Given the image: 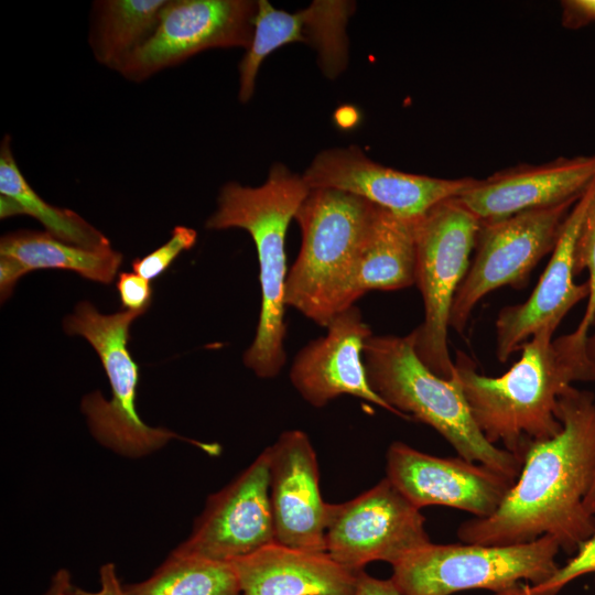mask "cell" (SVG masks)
<instances>
[{"mask_svg":"<svg viewBox=\"0 0 595 595\" xmlns=\"http://www.w3.org/2000/svg\"><path fill=\"white\" fill-rule=\"evenodd\" d=\"M562 430L532 443L518 480L487 518L463 522L464 543L512 545L553 537L575 553L595 533V515L584 505L595 480V396L572 386L559 399Z\"/></svg>","mask_w":595,"mask_h":595,"instance_id":"cell-1","label":"cell"},{"mask_svg":"<svg viewBox=\"0 0 595 595\" xmlns=\"http://www.w3.org/2000/svg\"><path fill=\"white\" fill-rule=\"evenodd\" d=\"M540 329L520 347L521 356L499 377L478 374L458 351L455 369L472 416L486 440L523 463L528 447L562 430L560 397L577 381H595L587 338L575 331L556 338Z\"/></svg>","mask_w":595,"mask_h":595,"instance_id":"cell-2","label":"cell"},{"mask_svg":"<svg viewBox=\"0 0 595 595\" xmlns=\"http://www.w3.org/2000/svg\"><path fill=\"white\" fill-rule=\"evenodd\" d=\"M310 190L302 175L275 163L261 186H244L237 182L225 184L217 198V208L205 224L208 229H245L255 242L261 309L255 338L242 360L262 379L277 377L286 360L285 236Z\"/></svg>","mask_w":595,"mask_h":595,"instance_id":"cell-3","label":"cell"},{"mask_svg":"<svg viewBox=\"0 0 595 595\" xmlns=\"http://www.w3.org/2000/svg\"><path fill=\"white\" fill-rule=\"evenodd\" d=\"M363 359L370 387L402 419L430 425L458 456L518 478L522 461L486 440L472 416L456 369L451 378L432 372L415 351L413 332L372 334Z\"/></svg>","mask_w":595,"mask_h":595,"instance_id":"cell-4","label":"cell"},{"mask_svg":"<svg viewBox=\"0 0 595 595\" xmlns=\"http://www.w3.org/2000/svg\"><path fill=\"white\" fill-rule=\"evenodd\" d=\"M374 206L340 190H310L294 216L302 244L288 271L286 306L323 327L350 307L348 291Z\"/></svg>","mask_w":595,"mask_h":595,"instance_id":"cell-5","label":"cell"},{"mask_svg":"<svg viewBox=\"0 0 595 595\" xmlns=\"http://www.w3.org/2000/svg\"><path fill=\"white\" fill-rule=\"evenodd\" d=\"M144 312L100 314L89 302H80L64 321L67 334L80 335L98 354L107 374L111 399L98 391L84 397L82 410L93 435L105 446L128 457H141L161 448L172 439L191 442L208 453L214 445L183 439L174 432L147 425L136 409L139 368L129 349V328Z\"/></svg>","mask_w":595,"mask_h":595,"instance_id":"cell-6","label":"cell"},{"mask_svg":"<svg viewBox=\"0 0 595 595\" xmlns=\"http://www.w3.org/2000/svg\"><path fill=\"white\" fill-rule=\"evenodd\" d=\"M559 542L543 536L512 545L434 544L411 552L392 565L391 581L401 595H451L488 589L506 595L522 581L539 585L560 567Z\"/></svg>","mask_w":595,"mask_h":595,"instance_id":"cell-7","label":"cell"},{"mask_svg":"<svg viewBox=\"0 0 595 595\" xmlns=\"http://www.w3.org/2000/svg\"><path fill=\"white\" fill-rule=\"evenodd\" d=\"M482 220L457 197L432 207L415 221V284L424 304L423 322L413 329L421 361L435 375L451 378L448 351L452 304L470 266Z\"/></svg>","mask_w":595,"mask_h":595,"instance_id":"cell-8","label":"cell"},{"mask_svg":"<svg viewBox=\"0 0 595 595\" xmlns=\"http://www.w3.org/2000/svg\"><path fill=\"white\" fill-rule=\"evenodd\" d=\"M577 199L482 221L476 255L455 294L450 327L463 333L472 312L501 286L522 289L539 261L552 252L563 223Z\"/></svg>","mask_w":595,"mask_h":595,"instance_id":"cell-9","label":"cell"},{"mask_svg":"<svg viewBox=\"0 0 595 595\" xmlns=\"http://www.w3.org/2000/svg\"><path fill=\"white\" fill-rule=\"evenodd\" d=\"M420 510L385 477L350 500L327 504L325 552L356 572L372 561L394 565L431 542Z\"/></svg>","mask_w":595,"mask_h":595,"instance_id":"cell-10","label":"cell"},{"mask_svg":"<svg viewBox=\"0 0 595 595\" xmlns=\"http://www.w3.org/2000/svg\"><path fill=\"white\" fill-rule=\"evenodd\" d=\"M258 1L173 0L162 9L150 39L118 68L129 80L142 82L209 48H249Z\"/></svg>","mask_w":595,"mask_h":595,"instance_id":"cell-11","label":"cell"},{"mask_svg":"<svg viewBox=\"0 0 595 595\" xmlns=\"http://www.w3.org/2000/svg\"><path fill=\"white\" fill-rule=\"evenodd\" d=\"M302 177L310 188L340 190L409 220H418L435 205L459 197L477 181L398 171L372 161L356 145L322 151Z\"/></svg>","mask_w":595,"mask_h":595,"instance_id":"cell-12","label":"cell"},{"mask_svg":"<svg viewBox=\"0 0 595 595\" xmlns=\"http://www.w3.org/2000/svg\"><path fill=\"white\" fill-rule=\"evenodd\" d=\"M274 542L266 448L231 483L208 497L191 534L173 551L231 563Z\"/></svg>","mask_w":595,"mask_h":595,"instance_id":"cell-13","label":"cell"},{"mask_svg":"<svg viewBox=\"0 0 595 595\" xmlns=\"http://www.w3.org/2000/svg\"><path fill=\"white\" fill-rule=\"evenodd\" d=\"M386 478L416 508L447 506L491 516L516 483L483 464L439 457L396 441L386 454Z\"/></svg>","mask_w":595,"mask_h":595,"instance_id":"cell-14","label":"cell"},{"mask_svg":"<svg viewBox=\"0 0 595 595\" xmlns=\"http://www.w3.org/2000/svg\"><path fill=\"white\" fill-rule=\"evenodd\" d=\"M595 196V181L566 216L549 263L530 296L520 304L500 310L496 320L497 358L506 363L540 329L556 331L562 320L587 299V281L574 282L576 240L588 206Z\"/></svg>","mask_w":595,"mask_h":595,"instance_id":"cell-15","label":"cell"},{"mask_svg":"<svg viewBox=\"0 0 595 595\" xmlns=\"http://www.w3.org/2000/svg\"><path fill=\"white\" fill-rule=\"evenodd\" d=\"M326 329L324 336L307 343L293 359L290 380L300 396L315 408L340 396H353L401 418L368 381L363 353L372 332L360 310L355 305L343 310Z\"/></svg>","mask_w":595,"mask_h":595,"instance_id":"cell-16","label":"cell"},{"mask_svg":"<svg viewBox=\"0 0 595 595\" xmlns=\"http://www.w3.org/2000/svg\"><path fill=\"white\" fill-rule=\"evenodd\" d=\"M267 451L275 542L325 552L327 502L321 495L318 463L307 434L284 431Z\"/></svg>","mask_w":595,"mask_h":595,"instance_id":"cell-17","label":"cell"},{"mask_svg":"<svg viewBox=\"0 0 595 595\" xmlns=\"http://www.w3.org/2000/svg\"><path fill=\"white\" fill-rule=\"evenodd\" d=\"M595 181V154L518 164L478 180L457 199L482 221L578 199Z\"/></svg>","mask_w":595,"mask_h":595,"instance_id":"cell-18","label":"cell"},{"mask_svg":"<svg viewBox=\"0 0 595 595\" xmlns=\"http://www.w3.org/2000/svg\"><path fill=\"white\" fill-rule=\"evenodd\" d=\"M244 595H354L359 572L277 542L231 562Z\"/></svg>","mask_w":595,"mask_h":595,"instance_id":"cell-19","label":"cell"},{"mask_svg":"<svg viewBox=\"0 0 595 595\" xmlns=\"http://www.w3.org/2000/svg\"><path fill=\"white\" fill-rule=\"evenodd\" d=\"M122 255L110 248L86 249L60 240L47 231L19 230L0 240V291L8 299L17 281L40 269L69 270L100 283H110Z\"/></svg>","mask_w":595,"mask_h":595,"instance_id":"cell-20","label":"cell"},{"mask_svg":"<svg viewBox=\"0 0 595 595\" xmlns=\"http://www.w3.org/2000/svg\"><path fill=\"white\" fill-rule=\"evenodd\" d=\"M415 221L374 206L348 291V305L369 291H394L415 284Z\"/></svg>","mask_w":595,"mask_h":595,"instance_id":"cell-21","label":"cell"},{"mask_svg":"<svg viewBox=\"0 0 595 595\" xmlns=\"http://www.w3.org/2000/svg\"><path fill=\"white\" fill-rule=\"evenodd\" d=\"M0 215H29L45 231L65 242L91 250L110 248L108 238L75 212L55 207L40 197L22 175L6 136L0 147Z\"/></svg>","mask_w":595,"mask_h":595,"instance_id":"cell-22","label":"cell"},{"mask_svg":"<svg viewBox=\"0 0 595 595\" xmlns=\"http://www.w3.org/2000/svg\"><path fill=\"white\" fill-rule=\"evenodd\" d=\"M166 0H104L94 3L89 43L95 58L118 71L155 31Z\"/></svg>","mask_w":595,"mask_h":595,"instance_id":"cell-23","label":"cell"},{"mask_svg":"<svg viewBox=\"0 0 595 595\" xmlns=\"http://www.w3.org/2000/svg\"><path fill=\"white\" fill-rule=\"evenodd\" d=\"M123 588L126 595H244L232 563L175 551L150 577Z\"/></svg>","mask_w":595,"mask_h":595,"instance_id":"cell-24","label":"cell"},{"mask_svg":"<svg viewBox=\"0 0 595 595\" xmlns=\"http://www.w3.org/2000/svg\"><path fill=\"white\" fill-rule=\"evenodd\" d=\"M316 10L290 13L278 10L267 0L258 1L251 44L239 63V100L247 102L253 95L258 71L263 60L274 50L292 42L315 45Z\"/></svg>","mask_w":595,"mask_h":595,"instance_id":"cell-25","label":"cell"},{"mask_svg":"<svg viewBox=\"0 0 595 595\" xmlns=\"http://www.w3.org/2000/svg\"><path fill=\"white\" fill-rule=\"evenodd\" d=\"M585 270L588 272L589 294L584 315L574 331L588 336L595 316V196L583 220L574 253L575 275Z\"/></svg>","mask_w":595,"mask_h":595,"instance_id":"cell-26","label":"cell"},{"mask_svg":"<svg viewBox=\"0 0 595 595\" xmlns=\"http://www.w3.org/2000/svg\"><path fill=\"white\" fill-rule=\"evenodd\" d=\"M587 573H595V533L585 540L565 565L539 585L524 584L506 595H556L569 582Z\"/></svg>","mask_w":595,"mask_h":595,"instance_id":"cell-27","label":"cell"},{"mask_svg":"<svg viewBox=\"0 0 595 595\" xmlns=\"http://www.w3.org/2000/svg\"><path fill=\"white\" fill-rule=\"evenodd\" d=\"M197 234L193 228L175 226L171 238L151 253L141 259H134L132 269L148 281L155 279L164 272L174 259L196 242Z\"/></svg>","mask_w":595,"mask_h":595,"instance_id":"cell-28","label":"cell"},{"mask_svg":"<svg viewBox=\"0 0 595 595\" xmlns=\"http://www.w3.org/2000/svg\"><path fill=\"white\" fill-rule=\"evenodd\" d=\"M121 304L128 311L145 312L152 290L147 279L136 272H122L117 281Z\"/></svg>","mask_w":595,"mask_h":595,"instance_id":"cell-29","label":"cell"},{"mask_svg":"<svg viewBox=\"0 0 595 595\" xmlns=\"http://www.w3.org/2000/svg\"><path fill=\"white\" fill-rule=\"evenodd\" d=\"M562 7V24L577 30L595 22V0H564Z\"/></svg>","mask_w":595,"mask_h":595,"instance_id":"cell-30","label":"cell"},{"mask_svg":"<svg viewBox=\"0 0 595 595\" xmlns=\"http://www.w3.org/2000/svg\"><path fill=\"white\" fill-rule=\"evenodd\" d=\"M100 587L96 592H88L73 586L71 595H126L116 567L112 563H106L99 571Z\"/></svg>","mask_w":595,"mask_h":595,"instance_id":"cell-31","label":"cell"},{"mask_svg":"<svg viewBox=\"0 0 595 595\" xmlns=\"http://www.w3.org/2000/svg\"><path fill=\"white\" fill-rule=\"evenodd\" d=\"M354 595H401L392 581L372 577L361 570Z\"/></svg>","mask_w":595,"mask_h":595,"instance_id":"cell-32","label":"cell"},{"mask_svg":"<svg viewBox=\"0 0 595 595\" xmlns=\"http://www.w3.org/2000/svg\"><path fill=\"white\" fill-rule=\"evenodd\" d=\"M73 586L68 571L60 570L53 576L45 595H71Z\"/></svg>","mask_w":595,"mask_h":595,"instance_id":"cell-33","label":"cell"},{"mask_svg":"<svg viewBox=\"0 0 595 595\" xmlns=\"http://www.w3.org/2000/svg\"><path fill=\"white\" fill-rule=\"evenodd\" d=\"M587 351L595 367V316L587 338ZM585 508L595 515V480L584 500Z\"/></svg>","mask_w":595,"mask_h":595,"instance_id":"cell-34","label":"cell"}]
</instances>
